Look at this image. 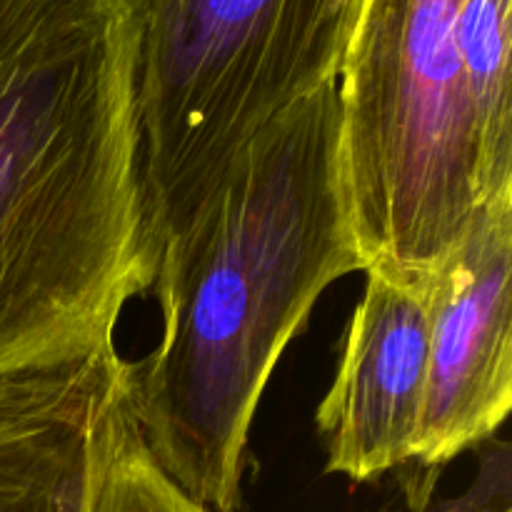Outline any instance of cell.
<instances>
[{"mask_svg":"<svg viewBox=\"0 0 512 512\" xmlns=\"http://www.w3.org/2000/svg\"><path fill=\"white\" fill-rule=\"evenodd\" d=\"M420 512H510V485H508V450L503 458L493 460V473L483 468L475 488L463 498L433 505Z\"/></svg>","mask_w":512,"mask_h":512,"instance_id":"30bf717a","label":"cell"},{"mask_svg":"<svg viewBox=\"0 0 512 512\" xmlns=\"http://www.w3.org/2000/svg\"><path fill=\"white\" fill-rule=\"evenodd\" d=\"M512 405V195L483 205L430 295L428 385L413 478L498 433Z\"/></svg>","mask_w":512,"mask_h":512,"instance_id":"5b68a950","label":"cell"},{"mask_svg":"<svg viewBox=\"0 0 512 512\" xmlns=\"http://www.w3.org/2000/svg\"><path fill=\"white\" fill-rule=\"evenodd\" d=\"M463 0H365L338 75L340 170L363 273L433 290L473 228Z\"/></svg>","mask_w":512,"mask_h":512,"instance_id":"277c9868","label":"cell"},{"mask_svg":"<svg viewBox=\"0 0 512 512\" xmlns=\"http://www.w3.org/2000/svg\"><path fill=\"white\" fill-rule=\"evenodd\" d=\"M105 355L0 375V512H88Z\"/></svg>","mask_w":512,"mask_h":512,"instance_id":"52a82bcc","label":"cell"},{"mask_svg":"<svg viewBox=\"0 0 512 512\" xmlns=\"http://www.w3.org/2000/svg\"><path fill=\"white\" fill-rule=\"evenodd\" d=\"M153 278L133 0H0V375L113 348Z\"/></svg>","mask_w":512,"mask_h":512,"instance_id":"7a4b0ae2","label":"cell"},{"mask_svg":"<svg viewBox=\"0 0 512 512\" xmlns=\"http://www.w3.org/2000/svg\"><path fill=\"white\" fill-rule=\"evenodd\" d=\"M363 270L340 170L338 83L260 130L155 265L163 333L130 365L160 468L238 512L255 413L320 295Z\"/></svg>","mask_w":512,"mask_h":512,"instance_id":"6da1fadb","label":"cell"},{"mask_svg":"<svg viewBox=\"0 0 512 512\" xmlns=\"http://www.w3.org/2000/svg\"><path fill=\"white\" fill-rule=\"evenodd\" d=\"M338 373L315 413L325 473L378 483L413 463L428 385L430 295L365 273Z\"/></svg>","mask_w":512,"mask_h":512,"instance_id":"8992f818","label":"cell"},{"mask_svg":"<svg viewBox=\"0 0 512 512\" xmlns=\"http://www.w3.org/2000/svg\"><path fill=\"white\" fill-rule=\"evenodd\" d=\"M130 365L120 360L95 413L88 512H218L190 498L150 453L130 398Z\"/></svg>","mask_w":512,"mask_h":512,"instance_id":"9c48e42d","label":"cell"},{"mask_svg":"<svg viewBox=\"0 0 512 512\" xmlns=\"http://www.w3.org/2000/svg\"><path fill=\"white\" fill-rule=\"evenodd\" d=\"M512 0H463L458 45L473 113L483 205L512 195Z\"/></svg>","mask_w":512,"mask_h":512,"instance_id":"ba28073f","label":"cell"},{"mask_svg":"<svg viewBox=\"0 0 512 512\" xmlns=\"http://www.w3.org/2000/svg\"><path fill=\"white\" fill-rule=\"evenodd\" d=\"M365 0H133L145 245L153 265L245 145L338 83Z\"/></svg>","mask_w":512,"mask_h":512,"instance_id":"3957f363","label":"cell"}]
</instances>
